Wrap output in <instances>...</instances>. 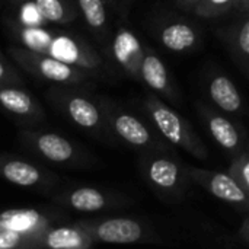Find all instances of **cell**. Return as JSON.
<instances>
[{
  "label": "cell",
  "instance_id": "obj_1",
  "mask_svg": "<svg viewBox=\"0 0 249 249\" xmlns=\"http://www.w3.org/2000/svg\"><path fill=\"white\" fill-rule=\"evenodd\" d=\"M143 175L150 188L165 201H182L191 184L188 166L171 150H149L143 159Z\"/></svg>",
  "mask_w": 249,
  "mask_h": 249
},
{
  "label": "cell",
  "instance_id": "obj_2",
  "mask_svg": "<svg viewBox=\"0 0 249 249\" xmlns=\"http://www.w3.org/2000/svg\"><path fill=\"white\" fill-rule=\"evenodd\" d=\"M144 107L153 127L168 143L185 150L197 159L206 160L209 158L207 147L179 112L168 107L163 101L156 98V95H149Z\"/></svg>",
  "mask_w": 249,
  "mask_h": 249
},
{
  "label": "cell",
  "instance_id": "obj_3",
  "mask_svg": "<svg viewBox=\"0 0 249 249\" xmlns=\"http://www.w3.org/2000/svg\"><path fill=\"white\" fill-rule=\"evenodd\" d=\"M188 175L191 182L203 187L216 198L249 213V194L232 174L188 166Z\"/></svg>",
  "mask_w": 249,
  "mask_h": 249
},
{
  "label": "cell",
  "instance_id": "obj_4",
  "mask_svg": "<svg viewBox=\"0 0 249 249\" xmlns=\"http://www.w3.org/2000/svg\"><path fill=\"white\" fill-rule=\"evenodd\" d=\"M95 235L99 241L107 244H140L160 242L159 236L134 219H109L99 223L95 229Z\"/></svg>",
  "mask_w": 249,
  "mask_h": 249
},
{
  "label": "cell",
  "instance_id": "obj_5",
  "mask_svg": "<svg viewBox=\"0 0 249 249\" xmlns=\"http://www.w3.org/2000/svg\"><path fill=\"white\" fill-rule=\"evenodd\" d=\"M198 114L203 118L212 137L225 152L235 158L245 150L242 131L226 115L201 104H198Z\"/></svg>",
  "mask_w": 249,
  "mask_h": 249
},
{
  "label": "cell",
  "instance_id": "obj_6",
  "mask_svg": "<svg viewBox=\"0 0 249 249\" xmlns=\"http://www.w3.org/2000/svg\"><path fill=\"white\" fill-rule=\"evenodd\" d=\"M112 125L115 133L128 144L137 149L144 150H169L166 140L162 136H158L152 128H149L137 117L120 112L114 117Z\"/></svg>",
  "mask_w": 249,
  "mask_h": 249
},
{
  "label": "cell",
  "instance_id": "obj_7",
  "mask_svg": "<svg viewBox=\"0 0 249 249\" xmlns=\"http://www.w3.org/2000/svg\"><path fill=\"white\" fill-rule=\"evenodd\" d=\"M140 80L163 98L177 102L178 90L165 63L153 50H146L140 66Z\"/></svg>",
  "mask_w": 249,
  "mask_h": 249
},
{
  "label": "cell",
  "instance_id": "obj_8",
  "mask_svg": "<svg viewBox=\"0 0 249 249\" xmlns=\"http://www.w3.org/2000/svg\"><path fill=\"white\" fill-rule=\"evenodd\" d=\"M156 38L169 51L185 53L200 42L196 26L184 20H165L156 28Z\"/></svg>",
  "mask_w": 249,
  "mask_h": 249
},
{
  "label": "cell",
  "instance_id": "obj_9",
  "mask_svg": "<svg viewBox=\"0 0 249 249\" xmlns=\"http://www.w3.org/2000/svg\"><path fill=\"white\" fill-rule=\"evenodd\" d=\"M219 35L228 45L236 64L249 77V13H242V18L223 28Z\"/></svg>",
  "mask_w": 249,
  "mask_h": 249
},
{
  "label": "cell",
  "instance_id": "obj_10",
  "mask_svg": "<svg viewBox=\"0 0 249 249\" xmlns=\"http://www.w3.org/2000/svg\"><path fill=\"white\" fill-rule=\"evenodd\" d=\"M112 53L120 66H123V69H125L131 76L140 79V66L144 48L131 31L121 29L117 34L112 44Z\"/></svg>",
  "mask_w": 249,
  "mask_h": 249
},
{
  "label": "cell",
  "instance_id": "obj_11",
  "mask_svg": "<svg viewBox=\"0 0 249 249\" xmlns=\"http://www.w3.org/2000/svg\"><path fill=\"white\" fill-rule=\"evenodd\" d=\"M210 99L226 114H239L244 109L242 96L236 85L226 74H213L207 85Z\"/></svg>",
  "mask_w": 249,
  "mask_h": 249
},
{
  "label": "cell",
  "instance_id": "obj_12",
  "mask_svg": "<svg viewBox=\"0 0 249 249\" xmlns=\"http://www.w3.org/2000/svg\"><path fill=\"white\" fill-rule=\"evenodd\" d=\"M38 147L45 158H48L54 162H64L73 153L71 144L67 140L61 139L55 134L42 136L38 140Z\"/></svg>",
  "mask_w": 249,
  "mask_h": 249
},
{
  "label": "cell",
  "instance_id": "obj_13",
  "mask_svg": "<svg viewBox=\"0 0 249 249\" xmlns=\"http://www.w3.org/2000/svg\"><path fill=\"white\" fill-rule=\"evenodd\" d=\"M69 111H70L71 118L82 127H88V128L95 127V125H98V123L101 120L98 108L92 102H89L83 98L71 99L69 104Z\"/></svg>",
  "mask_w": 249,
  "mask_h": 249
},
{
  "label": "cell",
  "instance_id": "obj_14",
  "mask_svg": "<svg viewBox=\"0 0 249 249\" xmlns=\"http://www.w3.org/2000/svg\"><path fill=\"white\" fill-rule=\"evenodd\" d=\"M70 203L80 212H98L107 206V198L95 188H80L71 194Z\"/></svg>",
  "mask_w": 249,
  "mask_h": 249
},
{
  "label": "cell",
  "instance_id": "obj_15",
  "mask_svg": "<svg viewBox=\"0 0 249 249\" xmlns=\"http://www.w3.org/2000/svg\"><path fill=\"white\" fill-rule=\"evenodd\" d=\"M38 222V213L34 210H12L3 213L0 223L7 231L22 232L31 229Z\"/></svg>",
  "mask_w": 249,
  "mask_h": 249
},
{
  "label": "cell",
  "instance_id": "obj_16",
  "mask_svg": "<svg viewBox=\"0 0 249 249\" xmlns=\"http://www.w3.org/2000/svg\"><path fill=\"white\" fill-rule=\"evenodd\" d=\"M4 177L19 185H32L39 179L38 171L25 162H10L3 169Z\"/></svg>",
  "mask_w": 249,
  "mask_h": 249
},
{
  "label": "cell",
  "instance_id": "obj_17",
  "mask_svg": "<svg viewBox=\"0 0 249 249\" xmlns=\"http://www.w3.org/2000/svg\"><path fill=\"white\" fill-rule=\"evenodd\" d=\"M239 0H201L196 4L193 12L201 18L213 19L219 18L231 10H238Z\"/></svg>",
  "mask_w": 249,
  "mask_h": 249
},
{
  "label": "cell",
  "instance_id": "obj_18",
  "mask_svg": "<svg viewBox=\"0 0 249 249\" xmlns=\"http://www.w3.org/2000/svg\"><path fill=\"white\" fill-rule=\"evenodd\" d=\"M51 55L64 63H76L80 58V51L76 42L67 36H60L51 42Z\"/></svg>",
  "mask_w": 249,
  "mask_h": 249
},
{
  "label": "cell",
  "instance_id": "obj_19",
  "mask_svg": "<svg viewBox=\"0 0 249 249\" xmlns=\"http://www.w3.org/2000/svg\"><path fill=\"white\" fill-rule=\"evenodd\" d=\"M48 245L54 249L60 248H79L83 244L80 233L74 229L61 228L48 235Z\"/></svg>",
  "mask_w": 249,
  "mask_h": 249
},
{
  "label": "cell",
  "instance_id": "obj_20",
  "mask_svg": "<svg viewBox=\"0 0 249 249\" xmlns=\"http://www.w3.org/2000/svg\"><path fill=\"white\" fill-rule=\"evenodd\" d=\"M0 102L16 114H26L31 108V99L26 93L15 89H4L0 92Z\"/></svg>",
  "mask_w": 249,
  "mask_h": 249
},
{
  "label": "cell",
  "instance_id": "obj_21",
  "mask_svg": "<svg viewBox=\"0 0 249 249\" xmlns=\"http://www.w3.org/2000/svg\"><path fill=\"white\" fill-rule=\"evenodd\" d=\"M88 23L92 28H102L107 20V13L102 0H79Z\"/></svg>",
  "mask_w": 249,
  "mask_h": 249
},
{
  "label": "cell",
  "instance_id": "obj_22",
  "mask_svg": "<svg viewBox=\"0 0 249 249\" xmlns=\"http://www.w3.org/2000/svg\"><path fill=\"white\" fill-rule=\"evenodd\" d=\"M41 71L45 77L55 80V82H63L67 80L71 76V69L69 67L67 63L57 60V58H45L41 61Z\"/></svg>",
  "mask_w": 249,
  "mask_h": 249
},
{
  "label": "cell",
  "instance_id": "obj_23",
  "mask_svg": "<svg viewBox=\"0 0 249 249\" xmlns=\"http://www.w3.org/2000/svg\"><path fill=\"white\" fill-rule=\"evenodd\" d=\"M229 174H232L239 184L245 188V191L249 194V152L244 150L242 153L236 155L232 162L231 166L228 169Z\"/></svg>",
  "mask_w": 249,
  "mask_h": 249
},
{
  "label": "cell",
  "instance_id": "obj_24",
  "mask_svg": "<svg viewBox=\"0 0 249 249\" xmlns=\"http://www.w3.org/2000/svg\"><path fill=\"white\" fill-rule=\"evenodd\" d=\"M23 39L32 50H36V51H44L51 44L50 35L45 31L39 29V28H28V29H25Z\"/></svg>",
  "mask_w": 249,
  "mask_h": 249
},
{
  "label": "cell",
  "instance_id": "obj_25",
  "mask_svg": "<svg viewBox=\"0 0 249 249\" xmlns=\"http://www.w3.org/2000/svg\"><path fill=\"white\" fill-rule=\"evenodd\" d=\"M36 7L42 18L48 20H58L63 18V6L58 0H36Z\"/></svg>",
  "mask_w": 249,
  "mask_h": 249
},
{
  "label": "cell",
  "instance_id": "obj_26",
  "mask_svg": "<svg viewBox=\"0 0 249 249\" xmlns=\"http://www.w3.org/2000/svg\"><path fill=\"white\" fill-rule=\"evenodd\" d=\"M41 18H42V15L39 13V10H38L36 6L26 4V6L22 9V20H23L26 25H36V23L41 22Z\"/></svg>",
  "mask_w": 249,
  "mask_h": 249
},
{
  "label": "cell",
  "instance_id": "obj_27",
  "mask_svg": "<svg viewBox=\"0 0 249 249\" xmlns=\"http://www.w3.org/2000/svg\"><path fill=\"white\" fill-rule=\"evenodd\" d=\"M19 242V232L6 231L0 232V249H9L16 247Z\"/></svg>",
  "mask_w": 249,
  "mask_h": 249
},
{
  "label": "cell",
  "instance_id": "obj_28",
  "mask_svg": "<svg viewBox=\"0 0 249 249\" xmlns=\"http://www.w3.org/2000/svg\"><path fill=\"white\" fill-rule=\"evenodd\" d=\"M239 236H241V239H242L245 244H248L249 245V213L248 216L245 217V220L242 222V226H241V229H239Z\"/></svg>",
  "mask_w": 249,
  "mask_h": 249
},
{
  "label": "cell",
  "instance_id": "obj_29",
  "mask_svg": "<svg viewBox=\"0 0 249 249\" xmlns=\"http://www.w3.org/2000/svg\"><path fill=\"white\" fill-rule=\"evenodd\" d=\"M198 1H201V0H175V3H177L182 10H193Z\"/></svg>",
  "mask_w": 249,
  "mask_h": 249
},
{
  "label": "cell",
  "instance_id": "obj_30",
  "mask_svg": "<svg viewBox=\"0 0 249 249\" xmlns=\"http://www.w3.org/2000/svg\"><path fill=\"white\" fill-rule=\"evenodd\" d=\"M238 10L241 13H249V0H239V7Z\"/></svg>",
  "mask_w": 249,
  "mask_h": 249
},
{
  "label": "cell",
  "instance_id": "obj_31",
  "mask_svg": "<svg viewBox=\"0 0 249 249\" xmlns=\"http://www.w3.org/2000/svg\"><path fill=\"white\" fill-rule=\"evenodd\" d=\"M1 76H3V66L0 64V77H1Z\"/></svg>",
  "mask_w": 249,
  "mask_h": 249
},
{
  "label": "cell",
  "instance_id": "obj_32",
  "mask_svg": "<svg viewBox=\"0 0 249 249\" xmlns=\"http://www.w3.org/2000/svg\"><path fill=\"white\" fill-rule=\"evenodd\" d=\"M248 152H249V150H248Z\"/></svg>",
  "mask_w": 249,
  "mask_h": 249
}]
</instances>
